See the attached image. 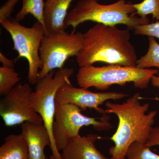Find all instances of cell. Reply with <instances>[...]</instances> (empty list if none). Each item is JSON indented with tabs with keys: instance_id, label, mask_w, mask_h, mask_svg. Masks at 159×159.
Returning <instances> with one entry per match:
<instances>
[{
	"instance_id": "603a6c76",
	"label": "cell",
	"mask_w": 159,
	"mask_h": 159,
	"mask_svg": "<svg viewBox=\"0 0 159 159\" xmlns=\"http://www.w3.org/2000/svg\"><path fill=\"white\" fill-rule=\"evenodd\" d=\"M0 61L2 64L3 66L12 68H14V64L13 61L7 58L2 52L0 53Z\"/></svg>"
},
{
	"instance_id": "484cf974",
	"label": "cell",
	"mask_w": 159,
	"mask_h": 159,
	"mask_svg": "<svg viewBox=\"0 0 159 159\" xmlns=\"http://www.w3.org/2000/svg\"><path fill=\"white\" fill-rule=\"evenodd\" d=\"M118 1H119V0H118Z\"/></svg>"
},
{
	"instance_id": "8992f818",
	"label": "cell",
	"mask_w": 159,
	"mask_h": 159,
	"mask_svg": "<svg viewBox=\"0 0 159 159\" xmlns=\"http://www.w3.org/2000/svg\"><path fill=\"white\" fill-rule=\"evenodd\" d=\"M81 111L74 104H60L56 102L53 135L59 151L72 140L80 136V130L83 126L92 125L99 131L110 130L113 127L107 114L102 115L100 118H92L83 115Z\"/></svg>"
},
{
	"instance_id": "3957f363",
	"label": "cell",
	"mask_w": 159,
	"mask_h": 159,
	"mask_svg": "<svg viewBox=\"0 0 159 159\" xmlns=\"http://www.w3.org/2000/svg\"><path fill=\"white\" fill-rule=\"evenodd\" d=\"M136 11L133 4L125 0L109 5L100 4L97 0H80L68 13L65 26L73 27L74 32L77 26L89 21L106 25H125L129 29L150 23L147 17L135 16Z\"/></svg>"
},
{
	"instance_id": "ffe728a7",
	"label": "cell",
	"mask_w": 159,
	"mask_h": 159,
	"mask_svg": "<svg viewBox=\"0 0 159 159\" xmlns=\"http://www.w3.org/2000/svg\"><path fill=\"white\" fill-rule=\"evenodd\" d=\"M135 34L147 35L159 39V21L147 25H140L134 29Z\"/></svg>"
},
{
	"instance_id": "9a60e30c",
	"label": "cell",
	"mask_w": 159,
	"mask_h": 159,
	"mask_svg": "<svg viewBox=\"0 0 159 159\" xmlns=\"http://www.w3.org/2000/svg\"><path fill=\"white\" fill-rule=\"evenodd\" d=\"M22 4L21 9L16 16L15 20L20 22L28 15L31 14L38 21L41 23L45 28L44 21L45 3L43 0H22Z\"/></svg>"
},
{
	"instance_id": "4fadbf2b",
	"label": "cell",
	"mask_w": 159,
	"mask_h": 159,
	"mask_svg": "<svg viewBox=\"0 0 159 159\" xmlns=\"http://www.w3.org/2000/svg\"><path fill=\"white\" fill-rule=\"evenodd\" d=\"M74 0H46L44 21L46 34L65 31V21L69 7Z\"/></svg>"
},
{
	"instance_id": "30bf717a",
	"label": "cell",
	"mask_w": 159,
	"mask_h": 159,
	"mask_svg": "<svg viewBox=\"0 0 159 159\" xmlns=\"http://www.w3.org/2000/svg\"><path fill=\"white\" fill-rule=\"evenodd\" d=\"M127 96V94L116 92L94 93L87 89L75 87L69 83L58 90L56 102L60 104H74L83 110L93 109L103 115L106 114L105 110L100 108V105L110 99L120 100Z\"/></svg>"
},
{
	"instance_id": "d4e9b609",
	"label": "cell",
	"mask_w": 159,
	"mask_h": 159,
	"mask_svg": "<svg viewBox=\"0 0 159 159\" xmlns=\"http://www.w3.org/2000/svg\"><path fill=\"white\" fill-rule=\"evenodd\" d=\"M47 159H49V158H47Z\"/></svg>"
},
{
	"instance_id": "6da1fadb",
	"label": "cell",
	"mask_w": 159,
	"mask_h": 159,
	"mask_svg": "<svg viewBox=\"0 0 159 159\" xmlns=\"http://www.w3.org/2000/svg\"><path fill=\"white\" fill-rule=\"evenodd\" d=\"M130 30L98 23L93 26L83 34V46L76 56L80 67L97 62L136 66L138 58Z\"/></svg>"
},
{
	"instance_id": "7c38bea8",
	"label": "cell",
	"mask_w": 159,
	"mask_h": 159,
	"mask_svg": "<svg viewBox=\"0 0 159 159\" xmlns=\"http://www.w3.org/2000/svg\"><path fill=\"white\" fill-rule=\"evenodd\" d=\"M100 138L90 134L72 140L62 149V159H110L106 157L96 148L95 142Z\"/></svg>"
},
{
	"instance_id": "44dd1931",
	"label": "cell",
	"mask_w": 159,
	"mask_h": 159,
	"mask_svg": "<svg viewBox=\"0 0 159 159\" xmlns=\"http://www.w3.org/2000/svg\"><path fill=\"white\" fill-rule=\"evenodd\" d=\"M19 0H7L0 9V23L10 20L11 14Z\"/></svg>"
},
{
	"instance_id": "7402d4cb",
	"label": "cell",
	"mask_w": 159,
	"mask_h": 159,
	"mask_svg": "<svg viewBox=\"0 0 159 159\" xmlns=\"http://www.w3.org/2000/svg\"><path fill=\"white\" fill-rule=\"evenodd\" d=\"M146 144L149 147L159 146V126L152 127Z\"/></svg>"
},
{
	"instance_id": "d6986e66",
	"label": "cell",
	"mask_w": 159,
	"mask_h": 159,
	"mask_svg": "<svg viewBox=\"0 0 159 159\" xmlns=\"http://www.w3.org/2000/svg\"><path fill=\"white\" fill-rule=\"evenodd\" d=\"M136 9L135 14L142 17L152 15L154 19L159 21V0H143L139 3L133 4Z\"/></svg>"
},
{
	"instance_id": "52a82bcc",
	"label": "cell",
	"mask_w": 159,
	"mask_h": 159,
	"mask_svg": "<svg viewBox=\"0 0 159 159\" xmlns=\"http://www.w3.org/2000/svg\"><path fill=\"white\" fill-rule=\"evenodd\" d=\"M1 25L11 35L14 44L13 49L18 53L17 59L24 57L28 60L29 83L36 84L39 80V70L43 66L39 49L46 34L44 27L37 21L32 27L28 28L22 25L15 19L8 20Z\"/></svg>"
},
{
	"instance_id": "277c9868",
	"label": "cell",
	"mask_w": 159,
	"mask_h": 159,
	"mask_svg": "<svg viewBox=\"0 0 159 159\" xmlns=\"http://www.w3.org/2000/svg\"><path fill=\"white\" fill-rule=\"evenodd\" d=\"M159 73L158 70L139 68L119 65L103 66H85L80 67L76 78L80 87H94L105 90L111 86H124L132 83L135 87L144 89L148 87L152 77Z\"/></svg>"
},
{
	"instance_id": "5bb4252c",
	"label": "cell",
	"mask_w": 159,
	"mask_h": 159,
	"mask_svg": "<svg viewBox=\"0 0 159 159\" xmlns=\"http://www.w3.org/2000/svg\"><path fill=\"white\" fill-rule=\"evenodd\" d=\"M29 148L22 134H11L0 147V159H28Z\"/></svg>"
},
{
	"instance_id": "7a4b0ae2",
	"label": "cell",
	"mask_w": 159,
	"mask_h": 159,
	"mask_svg": "<svg viewBox=\"0 0 159 159\" xmlns=\"http://www.w3.org/2000/svg\"><path fill=\"white\" fill-rule=\"evenodd\" d=\"M140 98V94L136 93L122 104L105 102V114H115L119 119L116 131L110 138L115 144L109 149L110 159H126L133 143H146L149 138L157 111H152L146 114L149 103L141 104Z\"/></svg>"
},
{
	"instance_id": "8fae6325",
	"label": "cell",
	"mask_w": 159,
	"mask_h": 159,
	"mask_svg": "<svg viewBox=\"0 0 159 159\" xmlns=\"http://www.w3.org/2000/svg\"><path fill=\"white\" fill-rule=\"evenodd\" d=\"M22 134L29 148L28 159H47L44 153L46 146H51V139L44 124L25 122L21 124Z\"/></svg>"
},
{
	"instance_id": "9c48e42d",
	"label": "cell",
	"mask_w": 159,
	"mask_h": 159,
	"mask_svg": "<svg viewBox=\"0 0 159 159\" xmlns=\"http://www.w3.org/2000/svg\"><path fill=\"white\" fill-rule=\"evenodd\" d=\"M32 89L29 84H18L0 101V115L7 126L31 122L43 124L41 117L31 106Z\"/></svg>"
},
{
	"instance_id": "5b68a950",
	"label": "cell",
	"mask_w": 159,
	"mask_h": 159,
	"mask_svg": "<svg viewBox=\"0 0 159 159\" xmlns=\"http://www.w3.org/2000/svg\"><path fill=\"white\" fill-rule=\"evenodd\" d=\"M74 73V69L69 68L58 69L56 72L51 71L44 78L38 80L35 90L30 95L31 106L42 118L51 136V159H62L54 143L53 135L56 94L62 85L71 83L70 79Z\"/></svg>"
},
{
	"instance_id": "cb8c5ba5",
	"label": "cell",
	"mask_w": 159,
	"mask_h": 159,
	"mask_svg": "<svg viewBox=\"0 0 159 159\" xmlns=\"http://www.w3.org/2000/svg\"><path fill=\"white\" fill-rule=\"evenodd\" d=\"M151 82L153 86L159 89V74L153 76L151 80Z\"/></svg>"
},
{
	"instance_id": "ac0fdd59",
	"label": "cell",
	"mask_w": 159,
	"mask_h": 159,
	"mask_svg": "<svg viewBox=\"0 0 159 159\" xmlns=\"http://www.w3.org/2000/svg\"><path fill=\"white\" fill-rule=\"evenodd\" d=\"M145 143L135 142L127 151L126 159H159V155L152 151Z\"/></svg>"
},
{
	"instance_id": "e0dca14e",
	"label": "cell",
	"mask_w": 159,
	"mask_h": 159,
	"mask_svg": "<svg viewBox=\"0 0 159 159\" xmlns=\"http://www.w3.org/2000/svg\"><path fill=\"white\" fill-rule=\"evenodd\" d=\"M20 77L14 68L0 67V95L6 96L9 93L20 80Z\"/></svg>"
},
{
	"instance_id": "2e32d148",
	"label": "cell",
	"mask_w": 159,
	"mask_h": 159,
	"mask_svg": "<svg viewBox=\"0 0 159 159\" xmlns=\"http://www.w3.org/2000/svg\"><path fill=\"white\" fill-rule=\"evenodd\" d=\"M149 48L146 54L138 59L136 66L139 68L156 67L159 69V44L154 37H148Z\"/></svg>"
},
{
	"instance_id": "ba28073f",
	"label": "cell",
	"mask_w": 159,
	"mask_h": 159,
	"mask_svg": "<svg viewBox=\"0 0 159 159\" xmlns=\"http://www.w3.org/2000/svg\"><path fill=\"white\" fill-rule=\"evenodd\" d=\"M83 46V34L65 31L45 35L39 49L43 66L39 80L42 79L55 69H61L67 60L77 56Z\"/></svg>"
}]
</instances>
